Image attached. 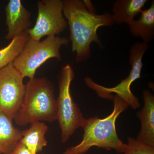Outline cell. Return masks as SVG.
<instances>
[{
    "instance_id": "obj_3",
    "label": "cell",
    "mask_w": 154,
    "mask_h": 154,
    "mask_svg": "<svg viewBox=\"0 0 154 154\" xmlns=\"http://www.w3.org/2000/svg\"><path fill=\"white\" fill-rule=\"evenodd\" d=\"M57 119V102L54 87L45 78L29 80L25 94L14 119L17 125L25 126L36 122H52Z\"/></svg>"
},
{
    "instance_id": "obj_6",
    "label": "cell",
    "mask_w": 154,
    "mask_h": 154,
    "mask_svg": "<svg viewBox=\"0 0 154 154\" xmlns=\"http://www.w3.org/2000/svg\"><path fill=\"white\" fill-rule=\"evenodd\" d=\"M150 46L148 44L140 42L133 45L130 50L129 62L131 68L129 75L115 87L106 88L97 84L89 77L85 79L86 85L101 98L111 100L115 94L125 101L132 109H137L140 107V104L139 99L132 93L131 86L134 81L140 78L143 66V57Z\"/></svg>"
},
{
    "instance_id": "obj_11",
    "label": "cell",
    "mask_w": 154,
    "mask_h": 154,
    "mask_svg": "<svg viewBox=\"0 0 154 154\" xmlns=\"http://www.w3.org/2000/svg\"><path fill=\"white\" fill-rule=\"evenodd\" d=\"M137 20L128 24L130 32L134 37L140 38L142 42L149 44L154 37V2L148 8L140 12Z\"/></svg>"
},
{
    "instance_id": "obj_5",
    "label": "cell",
    "mask_w": 154,
    "mask_h": 154,
    "mask_svg": "<svg viewBox=\"0 0 154 154\" xmlns=\"http://www.w3.org/2000/svg\"><path fill=\"white\" fill-rule=\"evenodd\" d=\"M69 42L68 38L58 36H48L42 41L29 38L13 64L23 79L27 77L31 79L35 77L37 69L49 59L60 60V48Z\"/></svg>"
},
{
    "instance_id": "obj_16",
    "label": "cell",
    "mask_w": 154,
    "mask_h": 154,
    "mask_svg": "<svg viewBox=\"0 0 154 154\" xmlns=\"http://www.w3.org/2000/svg\"><path fill=\"white\" fill-rule=\"evenodd\" d=\"M124 154H154V147L129 137Z\"/></svg>"
},
{
    "instance_id": "obj_13",
    "label": "cell",
    "mask_w": 154,
    "mask_h": 154,
    "mask_svg": "<svg viewBox=\"0 0 154 154\" xmlns=\"http://www.w3.org/2000/svg\"><path fill=\"white\" fill-rule=\"evenodd\" d=\"M48 128L44 122H36L30 124V127L22 131L20 141L34 154L42 151L47 145L45 135Z\"/></svg>"
},
{
    "instance_id": "obj_14",
    "label": "cell",
    "mask_w": 154,
    "mask_h": 154,
    "mask_svg": "<svg viewBox=\"0 0 154 154\" xmlns=\"http://www.w3.org/2000/svg\"><path fill=\"white\" fill-rule=\"evenodd\" d=\"M147 0H116L113 3V16L115 23L128 24L140 13Z\"/></svg>"
},
{
    "instance_id": "obj_2",
    "label": "cell",
    "mask_w": 154,
    "mask_h": 154,
    "mask_svg": "<svg viewBox=\"0 0 154 154\" xmlns=\"http://www.w3.org/2000/svg\"><path fill=\"white\" fill-rule=\"evenodd\" d=\"M113 109L112 113L103 119L98 116L86 119L82 128V140L79 144L70 147L63 154H85L92 147L107 150H115L124 153L125 143L118 137L116 122L118 116L129 107L125 101L113 95Z\"/></svg>"
},
{
    "instance_id": "obj_1",
    "label": "cell",
    "mask_w": 154,
    "mask_h": 154,
    "mask_svg": "<svg viewBox=\"0 0 154 154\" xmlns=\"http://www.w3.org/2000/svg\"><path fill=\"white\" fill-rule=\"evenodd\" d=\"M63 13L69 28L72 51L76 53L77 63L85 61L90 57L93 42L102 46L97 34L98 29L115 24L112 14H96L81 0L63 1Z\"/></svg>"
},
{
    "instance_id": "obj_17",
    "label": "cell",
    "mask_w": 154,
    "mask_h": 154,
    "mask_svg": "<svg viewBox=\"0 0 154 154\" xmlns=\"http://www.w3.org/2000/svg\"><path fill=\"white\" fill-rule=\"evenodd\" d=\"M9 154H34L24 144L19 141L15 148Z\"/></svg>"
},
{
    "instance_id": "obj_7",
    "label": "cell",
    "mask_w": 154,
    "mask_h": 154,
    "mask_svg": "<svg viewBox=\"0 0 154 154\" xmlns=\"http://www.w3.org/2000/svg\"><path fill=\"white\" fill-rule=\"evenodd\" d=\"M38 16L33 28L27 29L30 38L40 41L45 36H57L66 29L63 15V1L41 0L37 2Z\"/></svg>"
},
{
    "instance_id": "obj_10",
    "label": "cell",
    "mask_w": 154,
    "mask_h": 154,
    "mask_svg": "<svg viewBox=\"0 0 154 154\" xmlns=\"http://www.w3.org/2000/svg\"><path fill=\"white\" fill-rule=\"evenodd\" d=\"M143 107L137 113L141 126L136 139L154 147V96L145 90L143 92Z\"/></svg>"
},
{
    "instance_id": "obj_9",
    "label": "cell",
    "mask_w": 154,
    "mask_h": 154,
    "mask_svg": "<svg viewBox=\"0 0 154 154\" xmlns=\"http://www.w3.org/2000/svg\"><path fill=\"white\" fill-rule=\"evenodd\" d=\"M7 40H12L29 29L31 25V14L22 5L20 0H10L6 6Z\"/></svg>"
},
{
    "instance_id": "obj_15",
    "label": "cell",
    "mask_w": 154,
    "mask_h": 154,
    "mask_svg": "<svg viewBox=\"0 0 154 154\" xmlns=\"http://www.w3.org/2000/svg\"><path fill=\"white\" fill-rule=\"evenodd\" d=\"M30 37L27 30L11 40L10 44L0 49V69L12 63L22 52Z\"/></svg>"
},
{
    "instance_id": "obj_8",
    "label": "cell",
    "mask_w": 154,
    "mask_h": 154,
    "mask_svg": "<svg viewBox=\"0 0 154 154\" xmlns=\"http://www.w3.org/2000/svg\"><path fill=\"white\" fill-rule=\"evenodd\" d=\"M23 79L13 63L0 69V111L13 119L25 94Z\"/></svg>"
},
{
    "instance_id": "obj_12",
    "label": "cell",
    "mask_w": 154,
    "mask_h": 154,
    "mask_svg": "<svg viewBox=\"0 0 154 154\" xmlns=\"http://www.w3.org/2000/svg\"><path fill=\"white\" fill-rule=\"evenodd\" d=\"M13 119L0 111V154H9L22 138V131L14 127Z\"/></svg>"
},
{
    "instance_id": "obj_4",
    "label": "cell",
    "mask_w": 154,
    "mask_h": 154,
    "mask_svg": "<svg viewBox=\"0 0 154 154\" xmlns=\"http://www.w3.org/2000/svg\"><path fill=\"white\" fill-rule=\"evenodd\" d=\"M75 76L73 69L66 64L58 77L59 91L56 100L57 120L61 131V140L63 143L67 142L78 128H82L86 120L71 94V85Z\"/></svg>"
}]
</instances>
